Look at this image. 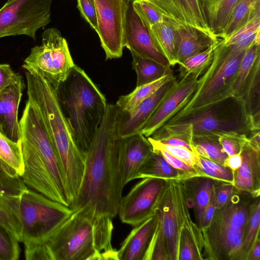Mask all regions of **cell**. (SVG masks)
Segmentation results:
<instances>
[{
    "label": "cell",
    "instance_id": "cell-1",
    "mask_svg": "<svg viewBox=\"0 0 260 260\" xmlns=\"http://www.w3.org/2000/svg\"><path fill=\"white\" fill-rule=\"evenodd\" d=\"M119 108L108 104L101 124L85 155L82 181L69 207L90 205L94 214L113 218L118 214L123 187L119 167L121 138L117 133Z\"/></svg>",
    "mask_w": 260,
    "mask_h": 260
},
{
    "label": "cell",
    "instance_id": "cell-2",
    "mask_svg": "<svg viewBox=\"0 0 260 260\" xmlns=\"http://www.w3.org/2000/svg\"><path fill=\"white\" fill-rule=\"evenodd\" d=\"M19 124L23 182L27 188L69 207L73 197L54 146L38 110L28 100Z\"/></svg>",
    "mask_w": 260,
    "mask_h": 260
},
{
    "label": "cell",
    "instance_id": "cell-3",
    "mask_svg": "<svg viewBox=\"0 0 260 260\" xmlns=\"http://www.w3.org/2000/svg\"><path fill=\"white\" fill-rule=\"evenodd\" d=\"M28 100L39 111L54 146L73 199L79 190L85 167V155L74 140L61 109L57 90L43 76L25 71Z\"/></svg>",
    "mask_w": 260,
    "mask_h": 260
},
{
    "label": "cell",
    "instance_id": "cell-4",
    "mask_svg": "<svg viewBox=\"0 0 260 260\" xmlns=\"http://www.w3.org/2000/svg\"><path fill=\"white\" fill-rule=\"evenodd\" d=\"M57 94L76 144L85 155L106 112V99L76 64L58 86Z\"/></svg>",
    "mask_w": 260,
    "mask_h": 260
},
{
    "label": "cell",
    "instance_id": "cell-5",
    "mask_svg": "<svg viewBox=\"0 0 260 260\" xmlns=\"http://www.w3.org/2000/svg\"><path fill=\"white\" fill-rule=\"evenodd\" d=\"M256 129L242 100L230 96L195 110L171 118L157 132L181 136L192 143V138L218 139L222 133L236 132L248 137Z\"/></svg>",
    "mask_w": 260,
    "mask_h": 260
},
{
    "label": "cell",
    "instance_id": "cell-6",
    "mask_svg": "<svg viewBox=\"0 0 260 260\" xmlns=\"http://www.w3.org/2000/svg\"><path fill=\"white\" fill-rule=\"evenodd\" d=\"M236 188L228 201L216 209L209 225L201 230L204 259L242 260V246L257 199Z\"/></svg>",
    "mask_w": 260,
    "mask_h": 260
},
{
    "label": "cell",
    "instance_id": "cell-7",
    "mask_svg": "<svg viewBox=\"0 0 260 260\" xmlns=\"http://www.w3.org/2000/svg\"><path fill=\"white\" fill-rule=\"evenodd\" d=\"M90 205L72 211L46 239L39 243H25L27 260L102 259L94 247L92 216Z\"/></svg>",
    "mask_w": 260,
    "mask_h": 260
},
{
    "label": "cell",
    "instance_id": "cell-8",
    "mask_svg": "<svg viewBox=\"0 0 260 260\" xmlns=\"http://www.w3.org/2000/svg\"><path fill=\"white\" fill-rule=\"evenodd\" d=\"M245 51L236 50L227 47L220 39L211 65L199 78L198 84L194 91L172 117L233 96V82Z\"/></svg>",
    "mask_w": 260,
    "mask_h": 260
},
{
    "label": "cell",
    "instance_id": "cell-9",
    "mask_svg": "<svg viewBox=\"0 0 260 260\" xmlns=\"http://www.w3.org/2000/svg\"><path fill=\"white\" fill-rule=\"evenodd\" d=\"M72 212V209L27 188L19 204L23 243L46 239Z\"/></svg>",
    "mask_w": 260,
    "mask_h": 260
},
{
    "label": "cell",
    "instance_id": "cell-10",
    "mask_svg": "<svg viewBox=\"0 0 260 260\" xmlns=\"http://www.w3.org/2000/svg\"><path fill=\"white\" fill-rule=\"evenodd\" d=\"M75 65L66 40L52 27L43 32L42 45L31 49L22 67L43 76L57 90Z\"/></svg>",
    "mask_w": 260,
    "mask_h": 260
},
{
    "label": "cell",
    "instance_id": "cell-11",
    "mask_svg": "<svg viewBox=\"0 0 260 260\" xmlns=\"http://www.w3.org/2000/svg\"><path fill=\"white\" fill-rule=\"evenodd\" d=\"M53 0H8L0 8V39L25 35L36 40L38 29L51 21Z\"/></svg>",
    "mask_w": 260,
    "mask_h": 260
},
{
    "label": "cell",
    "instance_id": "cell-12",
    "mask_svg": "<svg viewBox=\"0 0 260 260\" xmlns=\"http://www.w3.org/2000/svg\"><path fill=\"white\" fill-rule=\"evenodd\" d=\"M98 29L96 31L106 59L122 56L128 0H94Z\"/></svg>",
    "mask_w": 260,
    "mask_h": 260
},
{
    "label": "cell",
    "instance_id": "cell-13",
    "mask_svg": "<svg viewBox=\"0 0 260 260\" xmlns=\"http://www.w3.org/2000/svg\"><path fill=\"white\" fill-rule=\"evenodd\" d=\"M167 184L163 179L142 178L121 197L117 214L121 221L135 227L153 216Z\"/></svg>",
    "mask_w": 260,
    "mask_h": 260
},
{
    "label": "cell",
    "instance_id": "cell-14",
    "mask_svg": "<svg viewBox=\"0 0 260 260\" xmlns=\"http://www.w3.org/2000/svg\"><path fill=\"white\" fill-rule=\"evenodd\" d=\"M199 79L190 76L177 79L173 87L145 123L141 133L147 138L164 126L192 93Z\"/></svg>",
    "mask_w": 260,
    "mask_h": 260
},
{
    "label": "cell",
    "instance_id": "cell-15",
    "mask_svg": "<svg viewBox=\"0 0 260 260\" xmlns=\"http://www.w3.org/2000/svg\"><path fill=\"white\" fill-rule=\"evenodd\" d=\"M166 243L169 260H178L181 219L175 192L174 180H168L155 211Z\"/></svg>",
    "mask_w": 260,
    "mask_h": 260
},
{
    "label": "cell",
    "instance_id": "cell-16",
    "mask_svg": "<svg viewBox=\"0 0 260 260\" xmlns=\"http://www.w3.org/2000/svg\"><path fill=\"white\" fill-rule=\"evenodd\" d=\"M164 17L193 27L217 39L207 23L202 0H146Z\"/></svg>",
    "mask_w": 260,
    "mask_h": 260
},
{
    "label": "cell",
    "instance_id": "cell-17",
    "mask_svg": "<svg viewBox=\"0 0 260 260\" xmlns=\"http://www.w3.org/2000/svg\"><path fill=\"white\" fill-rule=\"evenodd\" d=\"M27 188L20 176L0 175V225L22 241L19 216L21 196Z\"/></svg>",
    "mask_w": 260,
    "mask_h": 260
},
{
    "label": "cell",
    "instance_id": "cell-18",
    "mask_svg": "<svg viewBox=\"0 0 260 260\" xmlns=\"http://www.w3.org/2000/svg\"><path fill=\"white\" fill-rule=\"evenodd\" d=\"M123 45L131 52L153 60L165 67L170 65L153 41L149 30L134 11L132 0H128Z\"/></svg>",
    "mask_w": 260,
    "mask_h": 260
},
{
    "label": "cell",
    "instance_id": "cell-19",
    "mask_svg": "<svg viewBox=\"0 0 260 260\" xmlns=\"http://www.w3.org/2000/svg\"><path fill=\"white\" fill-rule=\"evenodd\" d=\"M176 81V77L174 76L153 94L141 102L129 112H122L119 109L117 117V133L119 138H125L141 133L145 123L169 92Z\"/></svg>",
    "mask_w": 260,
    "mask_h": 260
},
{
    "label": "cell",
    "instance_id": "cell-20",
    "mask_svg": "<svg viewBox=\"0 0 260 260\" xmlns=\"http://www.w3.org/2000/svg\"><path fill=\"white\" fill-rule=\"evenodd\" d=\"M153 151L148 138L141 133L121 138L119 167L124 186L135 177Z\"/></svg>",
    "mask_w": 260,
    "mask_h": 260
},
{
    "label": "cell",
    "instance_id": "cell-21",
    "mask_svg": "<svg viewBox=\"0 0 260 260\" xmlns=\"http://www.w3.org/2000/svg\"><path fill=\"white\" fill-rule=\"evenodd\" d=\"M177 205L181 219L178 260H203L202 231L191 219L183 197L178 198Z\"/></svg>",
    "mask_w": 260,
    "mask_h": 260
},
{
    "label": "cell",
    "instance_id": "cell-22",
    "mask_svg": "<svg viewBox=\"0 0 260 260\" xmlns=\"http://www.w3.org/2000/svg\"><path fill=\"white\" fill-rule=\"evenodd\" d=\"M24 88L22 78L0 91V132L16 142L20 141L18 112Z\"/></svg>",
    "mask_w": 260,
    "mask_h": 260
},
{
    "label": "cell",
    "instance_id": "cell-23",
    "mask_svg": "<svg viewBox=\"0 0 260 260\" xmlns=\"http://www.w3.org/2000/svg\"><path fill=\"white\" fill-rule=\"evenodd\" d=\"M241 166L234 171L233 184L241 191L249 193L254 197L260 195V150L257 149L248 141L241 152Z\"/></svg>",
    "mask_w": 260,
    "mask_h": 260
},
{
    "label": "cell",
    "instance_id": "cell-24",
    "mask_svg": "<svg viewBox=\"0 0 260 260\" xmlns=\"http://www.w3.org/2000/svg\"><path fill=\"white\" fill-rule=\"evenodd\" d=\"M155 214L135 226L119 250L118 260H144L155 227Z\"/></svg>",
    "mask_w": 260,
    "mask_h": 260
},
{
    "label": "cell",
    "instance_id": "cell-25",
    "mask_svg": "<svg viewBox=\"0 0 260 260\" xmlns=\"http://www.w3.org/2000/svg\"><path fill=\"white\" fill-rule=\"evenodd\" d=\"M171 21L176 33L177 64L186 58L206 50L219 39H214L193 27Z\"/></svg>",
    "mask_w": 260,
    "mask_h": 260
},
{
    "label": "cell",
    "instance_id": "cell-26",
    "mask_svg": "<svg viewBox=\"0 0 260 260\" xmlns=\"http://www.w3.org/2000/svg\"><path fill=\"white\" fill-rule=\"evenodd\" d=\"M186 201L193 204L196 224L201 229L204 213L210 199L215 180L205 177H194L180 181Z\"/></svg>",
    "mask_w": 260,
    "mask_h": 260
},
{
    "label": "cell",
    "instance_id": "cell-27",
    "mask_svg": "<svg viewBox=\"0 0 260 260\" xmlns=\"http://www.w3.org/2000/svg\"><path fill=\"white\" fill-rule=\"evenodd\" d=\"M208 25L221 39L240 0H202Z\"/></svg>",
    "mask_w": 260,
    "mask_h": 260
},
{
    "label": "cell",
    "instance_id": "cell-28",
    "mask_svg": "<svg viewBox=\"0 0 260 260\" xmlns=\"http://www.w3.org/2000/svg\"><path fill=\"white\" fill-rule=\"evenodd\" d=\"M151 177L183 181L192 177L171 166L158 152L153 151L143 164L135 179Z\"/></svg>",
    "mask_w": 260,
    "mask_h": 260
},
{
    "label": "cell",
    "instance_id": "cell-29",
    "mask_svg": "<svg viewBox=\"0 0 260 260\" xmlns=\"http://www.w3.org/2000/svg\"><path fill=\"white\" fill-rule=\"evenodd\" d=\"M260 58L254 63L240 98L254 125L260 128Z\"/></svg>",
    "mask_w": 260,
    "mask_h": 260
},
{
    "label": "cell",
    "instance_id": "cell-30",
    "mask_svg": "<svg viewBox=\"0 0 260 260\" xmlns=\"http://www.w3.org/2000/svg\"><path fill=\"white\" fill-rule=\"evenodd\" d=\"M150 34L157 48L171 67L176 64V33L171 21L165 18L149 28Z\"/></svg>",
    "mask_w": 260,
    "mask_h": 260
},
{
    "label": "cell",
    "instance_id": "cell-31",
    "mask_svg": "<svg viewBox=\"0 0 260 260\" xmlns=\"http://www.w3.org/2000/svg\"><path fill=\"white\" fill-rule=\"evenodd\" d=\"M132 66L137 74L136 86L147 84L173 73L170 67H165L153 60L131 52Z\"/></svg>",
    "mask_w": 260,
    "mask_h": 260
},
{
    "label": "cell",
    "instance_id": "cell-32",
    "mask_svg": "<svg viewBox=\"0 0 260 260\" xmlns=\"http://www.w3.org/2000/svg\"><path fill=\"white\" fill-rule=\"evenodd\" d=\"M222 40L225 46L239 51L246 50L254 43H260V14Z\"/></svg>",
    "mask_w": 260,
    "mask_h": 260
},
{
    "label": "cell",
    "instance_id": "cell-33",
    "mask_svg": "<svg viewBox=\"0 0 260 260\" xmlns=\"http://www.w3.org/2000/svg\"><path fill=\"white\" fill-rule=\"evenodd\" d=\"M174 76L173 73L170 74L153 82L136 87L129 93L120 96L116 105L121 111L129 112Z\"/></svg>",
    "mask_w": 260,
    "mask_h": 260
},
{
    "label": "cell",
    "instance_id": "cell-34",
    "mask_svg": "<svg viewBox=\"0 0 260 260\" xmlns=\"http://www.w3.org/2000/svg\"><path fill=\"white\" fill-rule=\"evenodd\" d=\"M219 39L206 50L186 58L179 63V78L190 76L199 79L211 65Z\"/></svg>",
    "mask_w": 260,
    "mask_h": 260
},
{
    "label": "cell",
    "instance_id": "cell-35",
    "mask_svg": "<svg viewBox=\"0 0 260 260\" xmlns=\"http://www.w3.org/2000/svg\"><path fill=\"white\" fill-rule=\"evenodd\" d=\"M260 14V0H240L221 38L225 39Z\"/></svg>",
    "mask_w": 260,
    "mask_h": 260
},
{
    "label": "cell",
    "instance_id": "cell-36",
    "mask_svg": "<svg viewBox=\"0 0 260 260\" xmlns=\"http://www.w3.org/2000/svg\"><path fill=\"white\" fill-rule=\"evenodd\" d=\"M260 58V43H254L245 51L233 82L232 94L239 97L247 79L256 61Z\"/></svg>",
    "mask_w": 260,
    "mask_h": 260
},
{
    "label": "cell",
    "instance_id": "cell-37",
    "mask_svg": "<svg viewBox=\"0 0 260 260\" xmlns=\"http://www.w3.org/2000/svg\"><path fill=\"white\" fill-rule=\"evenodd\" d=\"M0 160L21 176L24 165L20 142L10 140L0 132Z\"/></svg>",
    "mask_w": 260,
    "mask_h": 260
},
{
    "label": "cell",
    "instance_id": "cell-38",
    "mask_svg": "<svg viewBox=\"0 0 260 260\" xmlns=\"http://www.w3.org/2000/svg\"><path fill=\"white\" fill-rule=\"evenodd\" d=\"M193 152L198 156L207 158L225 166L228 157L218 139L205 137L192 138Z\"/></svg>",
    "mask_w": 260,
    "mask_h": 260
},
{
    "label": "cell",
    "instance_id": "cell-39",
    "mask_svg": "<svg viewBox=\"0 0 260 260\" xmlns=\"http://www.w3.org/2000/svg\"><path fill=\"white\" fill-rule=\"evenodd\" d=\"M194 168L200 177H208L225 182H234V172L226 166L215 161L199 156Z\"/></svg>",
    "mask_w": 260,
    "mask_h": 260
},
{
    "label": "cell",
    "instance_id": "cell-40",
    "mask_svg": "<svg viewBox=\"0 0 260 260\" xmlns=\"http://www.w3.org/2000/svg\"><path fill=\"white\" fill-rule=\"evenodd\" d=\"M260 201L258 198L252 208L242 246V260H246L249 251L259 237Z\"/></svg>",
    "mask_w": 260,
    "mask_h": 260
},
{
    "label": "cell",
    "instance_id": "cell-41",
    "mask_svg": "<svg viewBox=\"0 0 260 260\" xmlns=\"http://www.w3.org/2000/svg\"><path fill=\"white\" fill-rule=\"evenodd\" d=\"M20 242L7 229L0 225V260H17Z\"/></svg>",
    "mask_w": 260,
    "mask_h": 260
},
{
    "label": "cell",
    "instance_id": "cell-42",
    "mask_svg": "<svg viewBox=\"0 0 260 260\" xmlns=\"http://www.w3.org/2000/svg\"><path fill=\"white\" fill-rule=\"evenodd\" d=\"M144 260H169L166 243L157 218L154 231Z\"/></svg>",
    "mask_w": 260,
    "mask_h": 260
},
{
    "label": "cell",
    "instance_id": "cell-43",
    "mask_svg": "<svg viewBox=\"0 0 260 260\" xmlns=\"http://www.w3.org/2000/svg\"><path fill=\"white\" fill-rule=\"evenodd\" d=\"M218 140L223 151L229 156L240 153L248 141V137L244 134L228 132L220 134Z\"/></svg>",
    "mask_w": 260,
    "mask_h": 260
},
{
    "label": "cell",
    "instance_id": "cell-44",
    "mask_svg": "<svg viewBox=\"0 0 260 260\" xmlns=\"http://www.w3.org/2000/svg\"><path fill=\"white\" fill-rule=\"evenodd\" d=\"M132 7L143 24L149 29L151 26L164 19L157 10L146 0H132Z\"/></svg>",
    "mask_w": 260,
    "mask_h": 260
},
{
    "label": "cell",
    "instance_id": "cell-45",
    "mask_svg": "<svg viewBox=\"0 0 260 260\" xmlns=\"http://www.w3.org/2000/svg\"><path fill=\"white\" fill-rule=\"evenodd\" d=\"M147 138L152 146L153 150L163 149L173 156L193 167L198 160L199 156L187 148L165 144L150 137H147Z\"/></svg>",
    "mask_w": 260,
    "mask_h": 260
},
{
    "label": "cell",
    "instance_id": "cell-46",
    "mask_svg": "<svg viewBox=\"0 0 260 260\" xmlns=\"http://www.w3.org/2000/svg\"><path fill=\"white\" fill-rule=\"evenodd\" d=\"M235 189L232 183L215 180L213 191L216 209L222 207L229 199Z\"/></svg>",
    "mask_w": 260,
    "mask_h": 260
},
{
    "label": "cell",
    "instance_id": "cell-47",
    "mask_svg": "<svg viewBox=\"0 0 260 260\" xmlns=\"http://www.w3.org/2000/svg\"><path fill=\"white\" fill-rule=\"evenodd\" d=\"M77 7L82 16L95 31L98 23L94 0H77Z\"/></svg>",
    "mask_w": 260,
    "mask_h": 260
},
{
    "label": "cell",
    "instance_id": "cell-48",
    "mask_svg": "<svg viewBox=\"0 0 260 260\" xmlns=\"http://www.w3.org/2000/svg\"><path fill=\"white\" fill-rule=\"evenodd\" d=\"M153 151L159 152L166 161L173 168L185 172L190 175L192 177H200L199 174L193 167L173 156L166 151L161 149L153 150Z\"/></svg>",
    "mask_w": 260,
    "mask_h": 260
},
{
    "label": "cell",
    "instance_id": "cell-49",
    "mask_svg": "<svg viewBox=\"0 0 260 260\" xmlns=\"http://www.w3.org/2000/svg\"><path fill=\"white\" fill-rule=\"evenodd\" d=\"M22 78L20 75L15 73L9 64H0V91Z\"/></svg>",
    "mask_w": 260,
    "mask_h": 260
},
{
    "label": "cell",
    "instance_id": "cell-50",
    "mask_svg": "<svg viewBox=\"0 0 260 260\" xmlns=\"http://www.w3.org/2000/svg\"><path fill=\"white\" fill-rule=\"evenodd\" d=\"M157 141H158L165 144L184 147L193 152V148L191 145L187 141L179 137L175 136H166L160 138Z\"/></svg>",
    "mask_w": 260,
    "mask_h": 260
},
{
    "label": "cell",
    "instance_id": "cell-51",
    "mask_svg": "<svg viewBox=\"0 0 260 260\" xmlns=\"http://www.w3.org/2000/svg\"><path fill=\"white\" fill-rule=\"evenodd\" d=\"M215 209L216 204L214 191L213 190L210 199L204 213L201 230L206 228L209 225L213 217Z\"/></svg>",
    "mask_w": 260,
    "mask_h": 260
},
{
    "label": "cell",
    "instance_id": "cell-52",
    "mask_svg": "<svg viewBox=\"0 0 260 260\" xmlns=\"http://www.w3.org/2000/svg\"><path fill=\"white\" fill-rule=\"evenodd\" d=\"M242 161V158L240 153L234 154L228 156L224 165L234 172L239 168Z\"/></svg>",
    "mask_w": 260,
    "mask_h": 260
},
{
    "label": "cell",
    "instance_id": "cell-53",
    "mask_svg": "<svg viewBox=\"0 0 260 260\" xmlns=\"http://www.w3.org/2000/svg\"><path fill=\"white\" fill-rule=\"evenodd\" d=\"M246 260H260V238L256 239L251 248Z\"/></svg>",
    "mask_w": 260,
    "mask_h": 260
},
{
    "label": "cell",
    "instance_id": "cell-54",
    "mask_svg": "<svg viewBox=\"0 0 260 260\" xmlns=\"http://www.w3.org/2000/svg\"><path fill=\"white\" fill-rule=\"evenodd\" d=\"M248 141L254 147L260 150V132L255 131L252 132L248 137Z\"/></svg>",
    "mask_w": 260,
    "mask_h": 260
},
{
    "label": "cell",
    "instance_id": "cell-55",
    "mask_svg": "<svg viewBox=\"0 0 260 260\" xmlns=\"http://www.w3.org/2000/svg\"><path fill=\"white\" fill-rule=\"evenodd\" d=\"M102 259H118L117 256V251L112 248L110 250L101 252Z\"/></svg>",
    "mask_w": 260,
    "mask_h": 260
},
{
    "label": "cell",
    "instance_id": "cell-56",
    "mask_svg": "<svg viewBox=\"0 0 260 260\" xmlns=\"http://www.w3.org/2000/svg\"><path fill=\"white\" fill-rule=\"evenodd\" d=\"M0 175H6L12 177L19 176L14 171L6 166L1 160Z\"/></svg>",
    "mask_w": 260,
    "mask_h": 260
}]
</instances>
